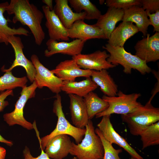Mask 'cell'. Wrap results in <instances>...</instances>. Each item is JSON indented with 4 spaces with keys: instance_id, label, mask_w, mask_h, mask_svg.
I'll return each instance as SVG.
<instances>
[{
    "instance_id": "cell-30",
    "label": "cell",
    "mask_w": 159,
    "mask_h": 159,
    "mask_svg": "<svg viewBox=\"0 0 159 159\" xmlns=\"http://www.w3.org/2000/svg\"><path fill=\"white\" fill-rule=\"evenodd\" d=\"M95 132L100 138L103 146L104 155L103 159H120L119 154L122 152V149H115L112 144L105 138L98 128L95 129Z\"/></svg>"
},
{
    "instance_id": "cell-15",
    "label": "cell",
    "mask_w": 159,
    "mask_h": 159,
    "mask_svg": "<svg viewBox=\"0 0 159 159\" xmlns=\"http://www.w3.org/2000/svg\"><path fill=\"white\" fill-rule=\"evenodd\" d=\"M85 43L77 39L70 42H58L49 39L46 43L47 49L44 51V56L49 57L56 54H61L73 57L81 53Z\"/></svg>"
},
{
    "instance_id": "cell-34",
    "label": "cell",
    "mask_w": 159,
    "mask_h": 159,
    "mask_svg": "<svg viewBox=\"0 0 159 159\" xmlns=\"http://www.w3.org/2000/svg\"><path fill=\"white\" fill-rule=\"evenodd\" d=\"M41 149V152L40 155L37 157H34L31 155L29 149L27 146H25L23 151L24 159H52L48 156L44 152V150ZM71 159H77L75 157Z\"/></svg>"
},
{
    "instance_id": "cell-26",
    "label": "cell",
    "mask_w": 159,
    "mask_h": 159,
    "mask_svg": "<svg viewBox=\"0 0 159 159\" xmlns=\"http://www.w3.org/2000/svg\"><path fill=\"white\" fill-rule=\"evenodd\" d=\"M84 98L89 120L104 111L109 107L107 102L93 92L89 93Z\"/></svg>"
},
{
    "instance_id": "cell-21",
    "label": "cell",
    "mask_w": 159,
    "mask_h": 159,
    "mask_svg": "<svg viewBox=\"0 0 159 159\" xmlns=\"http://www.w3.org/2000/svg\"><path fill=\"white\" fill-rule=\"evenodd\" d=\"M124 10L113 7H109L106 12L101 15L95 24L103 32L106 39L115 28L116 24L122 21Z\"/></svg>"
},
{
    "instance_id": "cell-8",
    "label": "cell",
    "mask_w": 159,
    "mask_h": 159,
    "mask_svg": "<svg viewBox=\"0 0 159 159\" xmlns=\"http://www.w3.org/2000/svg\"><path fill=\"white\" fill-rule=\"evenodd\" d=\"M31 61L36 71L34 81L37 88L42 89L46 87L56 94L61 91V87L63 81L57 77L51 70L44 67L40 62L37 56L32 54L31 57Z\"/></svg>"
},
{
    "instance_id": "cell-18",
    "label": "cell",
    "mask_w": 159,
    "mask_h": 159,
    "mask_svg": "<svg viewBox=\"0 0 159 159\" xmlns=\"http://www.w3.org/2000/svg\"><path fill=\"white\" fill-rule=\"evenodd\" d=\"M71 119L75 127L84 129L89 119L84 98L74 95H68Z\"/></svg>"
},
{
    "instance_id": "cell-5",
    "label": "cell",
    "mask_w": 159,
    "mask_h": 159,
    "mask_svg": "<svg viewBox=\"0 0 159 159\" xmlns=\"http://www.w3.org/2000/svg\"><path fill=\"white\" fill-rule=\"evenodd\" d=\"M152 100L150 98L145 105L121 115L122 121L127 124L132 135H139L145 127L159 121V108L152 105Z\"/></svg>"
},
{
    "instance_id": "cell-37",
    "label": "cell",
    "mask_w": 159,
    "mask_h": 159,
    "mask_svg": "<svg viewBox=\"0 0 159 159\" xmlns=\"http://www.w3.org/2000/svg\"><path fill=\"white\" fill-rule=\"evenodd\" d=\"M42 2L46 4L50 10L52 11L53 10V1L52 0H43Z\"/></svg>"
},
{
    "instance_id": "cell-38",
    "label": "cell",
    "mask_w": 159,
    "mask_h": 159,
    "mask_svg": "<svg viewBox=\"0 0 159 159\" xmlns=\"http://www.w3.org/2000/svg\"><path fill=\"white\" fill-rule=\"evenodd\" d=\"M6 150L3 147L0 146V159H5Z\"/></svg>"
},
{
    "instance_id": "cell-2",
    "label": "cell",
    "mask_w": 159,
    "mask_h": 159,
    "mask_svg": "<svg viewBox=\"0 0 159 159\" xmlns=\"http://www.w3.org/2000/svg\"><path fill=\"white\" fill-rule=\"evenodd\" d=\"M84 138L78 144L72 142L69 154L77 159H103L104 150L101 140L95 133L92 121L85 126Z\"/></svg>"
},
{
    "instance_id": "cell-25",
    "label": "cell",
    "mask_w": 159,
    "mask_h": 159,
    "mask_svg": "<svg viewBox=\"0 0 159 159\" xmlns=\"http://www.w3.org/2000/svg\"><path fill=\"white\" fill-rule=\"evenodd\" d=\"M97 87L90 77L79 82L63 81L61 90L68 95H74L84 97Z\"/></svg>"
},
{
    "instance_id": "cell-28",
    "label": "cell",
    "mask_w": 159,
    "mask_h": 159,
    "mask_svg": "<svg viewBox=\"0 0 159 159\" xmlns=\"http://www.w3.org/2000/svg\"><path fill=\"white\" fill-rule=\"evenodd\" d=\"M142 142V149L159 144V121L146 127L139 135Z\"/></svg>"
},
{
    "instance_id": "cell-20",
    "label": "cell",
    "mask_w": 159,
    "mask_h": 159,
    "mask_svg": "<svg viewBox=\"0 0 159 159\" xmlns=\"http://www.w3.org/2000/svg\"><path fill=\"white\" fill-rule=\"evenodd\" d=\"M138 32V28L133 23L122 21L112 32L108 43L112 46L123 47L127 40Z\"/></svg>"
},
{
    "instance_id": "cell-40",
    "label": "cell",
    "mask_w": 159,
    "mask_h": 159,
    "mask_svg": "<svg viewBox=\"0 0 159 159\" xmlns=\"http://www.w3.org/2000/svg\"><path fill=\"white\" fill-rule=\"evenodd\" d=\"M130 159H135L133 158L132 157H131V158H130Z\"/></svg>"
},
{
    "instance_id": "cell-4",
    "label": "cell",
    "mask_w": 159,
    "mask_h": 159,
    "mask_svg": "<svg viewBox=\"0 0 159 159\" xmlns=\"http://www.w3.org/2000/svg\"><path fill=\"white\" fill-rule=\"evenodd\" d=\"M102 48L109 53L108 62L116 66L121 65L124 68L123 72L126 74H131L132 69L137 70L142 75L152 72V69L145 61L126 51L123 47L112 46L107 43Z\"/></svg>"
},
{
    "instance_id": "cell-27",
    "label": "cell",
    "mask_w": 159,
    "mask_h": 159,
    "mask_svg": "<svg viewBox=\"0 0 159 159\" xmlns=\"http://www.w3.org/2000/svg\"><path fill=\"white\" fill-rule=\"evenodd\" d=\"M68 1L76 12L84 11L86 14L85 19L97 20L102 15L101 11L89 0H69Z\"/></svg>"
},
{
    "instance_id": "cell-33",
    "label": "cell",
    "mask_w": 159,
    "mask_h": 159,
    "mask_svg": "<svg viewBox=\"0 0 159 159\" xmlns=\"http://www.w3.org/2000/svg\"><path fill=\"white\" fill-rule=\"evenodd\" d=\"M145 11L149 17L150 25L153 27V32H159V10L153 13H150L148 11Z\"/></svg>"
},
{
    "instance_id": "cell-35",
    "label": "cell",
    "mask_w": 159,
    "mask_h": 159,
    "mask_svg": "<svg viewBox=\"0 0 159 159\" xmlns=\"http://www.w3.org/2000/svg\"><path fill=\"white\" fill-rule=\"evenodd\" d=\"M13 90H7L2 92L0 94V112L3 111L5 108L9 105L8 101L5 100L9 96H13Z\"/></svg>"
},
{
    "instance_id": "cell-19",
    "label": "cell",
    "mask_w": 159,
    "mask_h": 159,
    "mask_svg": "<svg viewBox=\"0 0 159 159\" xmlns=\"http://www.w3.org/2000/svg\"><path fill=\"white\" fill-rule=\"evenodd\" d=\"M55 2L53 10L66 29H69L76 21L85 19V12H74L68 5V0H55Z\"/></svg>"
},
{
    "instance_id": "cell-13",
    "label": "cell",
    "mask_w": 159,
    "mask_h": 159,
    "mask_svg": "<svg viewBox=\"0 0 159 159\" xmlns=\"http://www.w3.org/2000/svg\"><path fill=\"white\" fill-rule=\"evenodd\" d=\"M68 31L69 38L79 39L85 42L92 39H106L100 28L95 24L90 25L86 24L83 20L75 22L68 29Z\"/></svg>"
},
{
    "instance_id": "cell-9",
    "label": "cell",
    "mask_w": 159,
    "mask_h": 159,
    "mask_svg": "<svg viewBox=\"0 0 159 159\" xmlns=\"http://www.w3.org/2000/svg\"><path fill=\"white\" fill-rule=\"evenodd\" d=\"M109 56L106 50H98L88 54L81 53L72 57V59L82 69L99 71L116 67L107 61Z\"/></svg>"
},
{
    "instance_id": "cell-32",
    "label": "cell",
    "mask_w": 159,
    "mask_h": 159,
    "mask_svg": "<svg viewBox=\"0 0 159 159\" xmlns=\"http://www.w3.org/2000/svg\"><path fill=\"white\" fill-rule=\"evenodd\" d=\"M141 7L144 10L150 13L159 10V0H140Z\"/></svg>"
},
{
    "instance_id": "cell-31",
    "label": "cell",
    "mask_w": 159,
    "mask_h": 159,
    "mask_svg": "<svg viewBox=\"0 0 159 159\" xmlns=\"http://www.w3.org/2000/svg\"><path fill=\"white\" fill-rule=\"evenodd\" d=\"M105 3L109 7H113L124 10L134 6L141 7L140 0H107Z\"/></svg>"
},
{
    "instance_id": "cell-11",
    "label": "cell",
    "mask_w": 159,
    "mask_h": 159,
    "mask_svg": "<svg viewBox=\"0 0 159 159\" xmlns=\"http://www.w3.org/2000/svg\"><path fill=\"white\" fill-rule=\"evenodd\" d=\"M9 42L14 49L15 58L9 69H5L2 67V71H11L16 66H21L26 71L27 78L32 83L34 80L36 71L32 62L28 59L24 54L23 50L24 46L21 38L19 37L13 36L9 38Z\"/></svg>"
},
{
    "instance_id": "cell-12",
    "label": "cell",
    "mask_w": 159,
    "mask_h": 159,
    "mask_svg": "<svg viewBox=\"0 0 159 159\" xmlns=\"http://www.w3.org/2000/svg\"><path fill=\"white\" fill-rule=\"evenodd\" d=\"M150 35L147 34L146 37L138 41L134 47L135 55L147 63L159 59V32Z\"/></svg>"
},
{
    "instance_id": "cell-14",
    "label": "cell",
    "mask_w": 159,
    "mask_h": 159,
    "mask_svg": "<svg viewBox=\"0 0 159 159\" xmlns=\"http://www.w3.org/2000/svg\"><path fill=\"white\" fill-rule=\"evenodd\" d=\"M51 71L63 81H75L77 77H91L92 70L81 68L74 59L60 62Z\"/></svg>"
},
{
    "instance_id": "cell-36",
    "label": "cell",
    "mask_w": 159,
    "mask_h": 159,
    "mask_svg": "<svg viewBox=\"0 0 159 159\" xmlns=\"http://www.w3.org/2000/svg\"><path fill=\"white\" fill-rule=\"evenodd\" d=\"M0 142L4 143L8 146H12L13 145V142L11 140H7L4 138L0 134Z\"/></svg>"
},
{
    "instance_id": "cell-10",
    "label": "cell",
    "mask_w": 159,
    "mask_h": 159,
    "mask_svg": "<svg viewBox=\"0 0 159 159\" xmlns=\"http://www.w3.org/2000/svg\"><path fill=\"white\" fill-rule=\"evenodd\" d=\"M110 115L102 117L97 126L105 138L111 144H116L122 148L135 159H143L127 143L126 140L115 130L111 122Z\"/></svg>"
},
{
    "instance_id": "cell-6",
    "label": "cell",
    "mask_w": 159,
    "mask_h": 159,
    "mask_svg": "<svg viewBox=\"0 0 159 159\" xmlns=\"http://www.w3.org/2000/svg\"><path fill=\"white\" fill-rule=\"evenodd\" d=\"M140 96L139 93L126 94L120 90L118 91L115 96L104 95L102 98L108 103L109 107L104 111L96 115V117L111 115L113 114L125 115L132 112L143 106L137 101Z\"/></svg>"
},
{
    "instance_id": "cell-17",
    "label": "cell",
    "mask_w": 159,
    "mask_h": 159,
    "mask_svg": "<svg viewBox=\"0 0 159 159\" xmlns=\"http://www.w3.org/2000/svg\"><path fill=\"white\" fill-rule=\"evenodd\" d=\"M72 144L68 135H59L49 141L44 152L51 159H63L69 153Z\"/></svg>"
},
{
    "instance_id": "cell-24",
    "label": "cell",
    "mask_w": 159,
    "mask_h": 159,
    "mask_svg": "<svg viewBox=\"0 0 159 159\" xmlns=\"http://www.w3.org/2000/svg\"><path fill=\"white\" fill-rule=\"evenodd\" d=\"M9 4L7 1L0 3V43H4L6 45L9 44V39L11 37L16 35L28 36L30 33L28 30L22 27L15 28L8 26L10 20L4 17V14Z\"/></svg>"
},
{
    "instance_id": "cell-22",
    "label": "cell",
    "mask_w": 159,
    "mask_h": 159,
    "mask_svg": "<svg viewBox=\"0 0 159 159\" xmlns=\"http://www.w3.org/2000/svg\"><path fill=\"white\" fill-rule=\"evenodd\" d=\"M122 21H129L135 24L139 32L145 36L150 21L147 14L142 7L134 6L124 10Z\"/></svg>"
},
{
    "instance_id": "cell-16",
    "label": "cell",
    "mask_w": 159,
    "mask_h": 159,
    "mask_svg": "<svg viewBox=\"0 0 159 159\" xmlns=\"http://www.w3.org/2000/svg\"><path fill=\"white\" fill-rule=\"evenodd\" d=\"M42 8L46 20L45 26L49 39L57 41H69L68 29L63 26L54 10H50L46 5L43 6Z\"/></svg>"
},
{
    "instance_id": "cell-39",
    "label": "cell",
    "mask_w": 159,
    "mask_h": 159,
    "mask_svg": "<svg viewBox=\"0 0 159 159\" xmlns=\"http://www.w3.org/2000/svg\"><path fill=\"white\" fill-rule=\"evenodd\" d=\"M99 2H100V3L101 4H102L104 2V0H100L99 1Z\"/></svg>"
},
{
    "instance_id": "cell-3",
    "label": "cell",
    "mask_w": 159,
    "mask_h": 159,
    "mask_svg": "<svg viewBox=\"0 0 159 159\" xmlns=\"http://www.w3.org/2000/svg\"><path fill=\"white\" fill-rule=\"evenodd\" d=\"M55 97L53 111L57 117V123L55 128L51 133L39 138L40 148L44 150L49 141L57 135L66 134L70 136L78 144L81 141L86 132L85 128H78L71 124L67 120L62 110L61 96L59 94H57Z\"/></svg>"
},
{
    "instance_id": "cell-23",
    "label": "cell",
    "mask_w": 159,
    "mask_h": 159,
    "mask_svg": "<svg viewBox=\"0 0 159 159\" xmlns=\"http://www.w3.org/2000/svg\"><path fill=\"white\" fill-rule=\"evenodd\" d=\"M91 77L92 81L100 87L105 95L108 97L117 95L118 86L107 69L92 70Z\"/></svg>"
},
{
    "instance_id": "cell-1",
    "label": "cell",
    "mask_w": 159,
    "mask_h": 159,
    "mask_svg": "<svg viewBox=\"0 0 159 159\" xmlns=\"http://www.w3.org/2000/svg\"><path fill=\"white\" fill-rule=\"evenodd\" d=\"M8 14L13 15L12 22H20L29 29L36 44L40 45L45 37L41 23L44 14L28 0H11L6 9Z\"/></svg>"
},
{
    "instance_id": "cell-29",
    "label": "cell",
    "mask_w": 159,
    "mask_h": 159,
    "mask_svg": "<svg viewBox=\"0 0 159 159\" xmlns=\"http://www.w3.org/2000/svg\"><path fill=\"white\" fill-rule=\"evenodd\" d=\"M0 77V91L13 90L17 87L22 88L26 86L28 80L26 77H17L14 76L11 71H7Z\"/></svg>"
},
{
    "instance_id": "cell-7",
    "label": "cell",
    "mask_w": 159,
    "mask_h": 159,
    "mask_svg": "<svg viewBox=\"0 0 159 159\" xmlns=\"http://www.w3.org/2000/svg\"><path fill=\"white\" fill-rule=\"evenodd\" d=\"M37 88V85L34 81L30 86H26L22 88L21 95L15 105L14 110L3 115L4 121L9 126L18 125L28 130L34 128L33 124L27 121L24 118L23 110L28 100L35 97Z\"/></svg>"
}]
</instances>
